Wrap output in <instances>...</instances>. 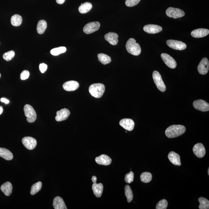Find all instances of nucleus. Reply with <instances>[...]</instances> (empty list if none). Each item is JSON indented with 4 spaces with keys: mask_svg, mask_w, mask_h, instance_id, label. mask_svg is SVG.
I'll return each instance as SVG.
<instances>
[{
    "mask_svg": "<svg viewBox=\"0 0 209 209\" xmlns=\"http://www.w3.org/2000/svg\"><path fill=\"white\" fill-rule=\"evenodd\" d=\"M105 39L110 44L113 45H116L118 43L119 36L115 33L109 32L104 36Z\"/></svg>",
    "mask_w": 209,
    "mask_h": 209,
    "instance_id": "nucleus-20",
    "label": "nucleus"
},
{
    "mask_svg": "<svg viewBox=\"0 0 209 209\" xmlns=\"http://www.w3.org/2000/svg\"><path fill=\"white\" fill-rule=\"evenodd\" d=\"M65 1V0H56V2L58 4H62Z\"/></svg>",
    "mask_w": 209,
    "mask_h": 209,
    "instance_id": "nucleus-42",
    "label": "nucleus"
},
{
    "mask_svg": "<svg viewBox=\"0 0 209 209\" xmlns=\"http://www.w3.org/2000/svg\"><path fill=\"white\" fill-rule=\"evenodd\" d=\"M57 116L55 117L56 121L57 122L66 120L70 115V112L67 108H63L57 111L56 113Z\"/></svg>",
    "mask_w": 209,
    "mask_h": 209,
    "instance_id": "nucleus-15",
    "label": "nucleus"
},
{
    "mask_svg": "<svg viewBox=\"0 0 209 209\" xmlns=\"http://www.w3.org/2000/svg\"><path fill=\"white\" fill-rule=\"evenodd\" d=\"M209 30L207 29L199 28L194 30L191 32V36L194 38H200L208 36Z\"/></svg>",
    "mask_w": 209,
    "mask_h": 209,
    "instance_id": "nucleus-19",
    "label": "nucleus"
},
{
    "mask_svg": "<svg viewBox=\"0 0 209 209\" xmlns=\"http://www.w3.org/2000/svg\"><path fill=\"white\" fill-rule=\"evenodd\" d=\"M126 47L127 51L132 55L138 56L141 54V47L140 45L136 42V40L133 38H130L127 40Z\"/></svg>",
    "mask_w": 209,
    "mask_h": 209,
    "instance_id": "nucleus-2",
    "label": "nucleus"
},
{
    "mask_svg": "<svg viewBox=\"0 0 209 209\" xmlns=\"http://www.w3.org/2000/svg\"><path fill=\"white\" fill-rule=\"evenodd\" d=\"M143 30L149 34H155L162 31V28L159 25L149 24L145 25L143 27Z\"/></svg>",
    "mask_w": 209,
    "mask_h": 209,
    "instance_id": "nucleus-16",
    "label": "nucleus"
},
{
    "mask_svg": "<svg viewBox=\"0 0 209 209\" xmlns=\"http://www.w3.org/2000/svg\"><path fill=\"white\" fill-rule=\"evenodd\" d=\"M25 116L27 117V121L28 122L33 123L36 121V114L34 108L30 105H25L24 108Z\"/></svg>",
    "mask_w": 209,
    "mask_h": 209,
    "instance_id": "nucleus-4",
    "label": "nucleus"
},
{
    "mask_svg": "<svg viewBox=\"0 0 209 209\" xmlns=\"http://www.w3.org/2000/svg\"><path fill=\"white\" fill-rule=\"evenodd\" d=\"M193 106L196 109L203 112L209 111V104L204 100L199 99L195 100L193 103Z\"/></svg>",
    "mask_w": 209,
    "mask_h": 209,
    "instance_id": "nucleus-10",
    "label": "nucleus"
},
{
    "mask_svg": "<svg viewBox=\"0 0 209 209\" xmlns=\"http://www.w3.org/2000/svg\"><path fill=\"white\" fill-rule=\"evenodd\" d=\"M53 205L55 209H67L64 201L59 196H57L54 198Z\"/></svg>",
    "mask_w": 209,
    "mask_h": 209,
    "instance_id": "nucleus-22",
    "label": "nucleus"
},
{
    "mask_svg": "<svg viewBox=\"0 0 209 209\" xmlns=\"http://www.w3.org/2000/svg\"><path fill=\"white\" fill-rule=\"evenodd\" d=\"M141 0H126L125 4L128 7H131L136 5Z\"/></svg>",
    "mask_w": 209,
    "mask_h": 209,
    "instance_id": "nucleus-38",
    "label": "nucleus"
},
{
    "mask_svg": "<svg viewBox=\"0 0 209 209\" xmlns=\"http://www.w3.org/2000/svg\"><path fill=\"white\" fill-rule=\"evenodd\" d=\"M209 69V62L208 59H202L197 66V71L199 74L205 75L208 73Z\"/></svg>",
    "mask_w": 209,
    "mask_h": 209,
    "instance_id": "nucleus-11",
    "label": "nucleus"
},
{
    "mask_svg": "<svg viewBox=\"0 0 209 209\" xmlns=\"http://www.w3.org/2000/svg\"><path fill=\"white\" fill-rule=\"evenodd\" d=\"M96 162L100 165H108L112 162L111 158L106 154H102L99 157H97L95 159Z\"/></svg>",
    "mask_w": 209,
    "mask_h": 209,
    "instance_id": "nucleus-21",
    "label": "nucleus"
},
{
    "mask_svg": "<svg viewBox=\"0 0 209 209\" xmlns=\"http://www.w3.org/2000/svg\"><path fill=\"white\" fill-rule=\"evenodd\" d=\"M125 193L127 198V202H132L133 198L132 191L130 186L126 185L125 187Z\"/></svg>",
    "mask_w": 209,
    "mask_h": 209,
    "instance_id": "nucleus-32",
    "label": "nucleus"
},
{
    "mask_svg": "<svg viewBox=\"0 0 209 209\" xmlns=\"http://www.w3.org/2000/svg\"><path fill=\"white\" fill-rule=\"evenodd\" d=\"M1 102H2L6 104H8V103H9V100H8L4 98H1Z\"/></svg>",
    "mask_w": 209,
    "mask_h": 209,
    "instance_id": "nucleus-41",
    "label": "nucleus"
},
{
    "mask_svg": "<svg viewBox=\"0 0 209 209\" xmlns=\"http://www.w3.org/2000/svg\"><path fill=\"white\" fill-rule=\"evenodd\" d=\"M92 180L93 183L92 188L95 195L97 197H100L102 196L103 191V186L101 183H96L97 178L95 176L92 177Z\"/></svg>",
    "mask_w": 209,
    "mask_h": 209,
    "instance_id": "nucleus-7",
    "label": "nucleus"
},
{
    "mask_svg": "<svg viewBox=\"0 0 209 209\" xmlns=\"http://www.w3.org/2000/svg\"><path fill=\"white\" fill-rule=\"evenodd\" d=\"M47 65L44 63H41L39 65V69L41 73H44L47 71Z\"/></svg>",
    "mask_w": 209,
    "mask_h": 209,
    "instance_id": "nucleus-40",
    "label": "nucleus"
},
{
    "mask_svg": "<svg viewBox=\"0 0 209 209\" xmlns=\"http://www.w3.org/2000/svg\"><path fill=\"white\" fill-rule=\"evenodd\" d=\"M22 143L27 149L32 150L37 145V141L35 138L31 137H25L22 140Z\"/></svg>",
    "mask_w": 209,
    "mask_h": 209,
    "instance_id": "nucleus-12",
    "label": "nucleus"
},
{
    "mask_svg": "<svg viewBox=\"0 0 209 209\" xmlns=\"http://www.w3.org/2000/svg\"><path fill=\"white\" fill-rule=\"evenodd\" d=\"M166 14L168 17L174 19L183 17L185 16V12L181 9L172 7L168 8L166 11Z\"/></svg>",
    "mask_w": 209,
    "mask_h": 209,
    "instance_id": "nucleus-6",
    "label": "nucleus"
},
{
    "mask_svg": "<svg viewBox=\"0 0 209 209\" xmlns=\"http://www.w3.org/2000/svg\"><path fill=\"white\" fill-rule=\"evenodd\" d=\"M79 87V83L74 81H67L63 84L64 89L68 92L74 91L78 88Z\"/></svg>",
    "mask_w": 209,
    "mask_h": 209,
    "instance_id": "nucleus-18",
    "label": "nucleus"
},
{
    "mask_svg": "<svg viewBox=\"0 0 209 209\" xmlns=\"http://www.w3.org/2000/svg\"><path fill=\"white\" fill-rule=\"evenodd\" d=\"M186 127L183 125H173L170 126L165 130L166 135L169 138H176L183 135L186 132Z\"/></svg>",
    "mask_w": 209,
    "mask_h": 209,
    "instance_id": "nucleus-1",
    "label": "nucleus"
},
{
    "mask_svg": "<svg viewBox=\"0 0 209 209\" xmlns=\"http://www.w3.org/2000/svg\"><path fill=\"white\" fill-rule=\"evenodd\" d=\"M89 91L93 97L96 98H100L104 93L105 86L102 83L92 84L89 87Z\"/></svg>",
    "mask_w": 209,
    "mask_h": 209,
    "instance_id": "nucleus-3",
    "label": "nucleus"
},
{
    "mask_svg": "<svg viewBox=\"0 0 209 209\" xmlns=\"http://www.w3.org/2000/svg\"><path fill=\"white\" fill-rule=\"evenodd\" d=\"M30 76V72L27 70H24L20 74V79L22 80H25L28 79Z\"/></svg>",
    "mask_w": 209,
    "mask_h": 209,
    "instance_id": "nucleus-39",
    "label": "nucleus"
},
{
    "mask_svg": "<svg viewBox=\"0 0 209 209\" xmlns=\"http://www.w3.org/2000/svg\"><path fill=\"white\" fill-rule=\"evenodd\" d=\"M168 158L170 162L173 165L181 166V159L179 154L174 151H171L168 155Z\"/></svg>",
    "mask_w": 209,
    "mask_h": 209,
    "instance_id": "nucleus-23",
    "label": "nucleus"
},
{
    "mask_svg": "<svg viewBox=\"0 0 209 209\" xmlns=\"http://www.w3.org/2000/svg\"><path fill=\"white\" fill-rule=\"evenodd\" d=\"M208 175H209V168H208Z\"/></svg>",
    "mask_w": 209,
    "mask_h": 209,
    "instance_id": "nucleus-44",
    "label": "nucleus"
},
{
    "mask_svg": "<svg viewBox=\"0 0 209 209\" xmlns=\"http://www.w3.org/2000/svg\"><path fill=\"white\" fill-rule=\"evenodd\" d=\"M166 42L167 45L169 47L174 50H184L187 47L186 44L180 41L169 40L167 41Z\"/></svg>",
    "mask_w": 209,
    "mask_h": 209,
    "instance_id": "nucleus-8",
    "label": "nucleus"
},
{
    "mask_svg": "<svg viewBox=\"0 0 209 209\" xmlns=\"http://www.w3.org/2000/svg\"><path fill=\"white\" fill-rule=\"evenodd\" d=\"M152 178V175L148 172H143L140 175L141 181L144 183H149L151 181Z\"/></svg>",
    "mask_w": 209,
    "mask_h": 209,
    "instance_id": "nucleus-31",
    "label": "nucleus"
},
{
    "mask_svg": "<svg viewBox=\"0 0 209 209\" xmlns=\"http://www.w3.org/2000/svg\"><path fill=\"white\" fill-rule=\"evenodd\" d=\"M168 207V202L165 199H162L159 202L156 206V209H166Z\"/></svg>",
    "mask_w": 209,
    "mask_h": 209,
    "instance_id": "nucleus-36",
    "label": "nucleus"
},
{
    "mask_svg": "<svg viewBox=\"0 0 209 209\" xmlns=\"http://www.w3.org/2000/svg\"><path fill=\"white\" fill-rule=\"evenodd\" d=\"M14 56H15V52L13 50H11L3 54V58L6 61H9L12 60L14 58Z\"/></svg>",
    "mask_w": 209,
    "mask_h": 209,
    "instance_id": "nucleus-35",
    "label": "nucleus"
},
{
    "mask_svg": "<svg viewBox=\"0 0 209 209\" xmlns=\"http://www.w3.org/2000/svg\"><path fill=\"white\" fill-rule=\"evenodd\" d=\"M1 77V73H0V78Z\"/></svg>",
    "mask_w": 209,
    "mask_h": 209,
    "instance_id": "nucleus-45",
    "label": "nucleus"
},
{
    "mask_svg": "<svg viewBox=\"0 0 209 209\" xmlns=\"http://www.w3.org/2000/svg\"><path fill=\"white\" fill-rule=\"evenodd\" d=\"M93 6L91 3L86 2L81 4L79 7V11L81 14H84L90 12Z\"/></svg>",
    "mask_w": 209,
    "mask_h": 209,
    "instance_id": "nucleus-26",
    "label": "nucleus"
},
{
    "mask_svg": "<svg viewBox=\"0 0 209 209\" xmlns=\"http://www.w3.org/2000/svg\"><path fill=\"white\" fill-rule=\"evenodd\" d=\"M192 150L194 154L199 158L203 157L206 154L205 148L202 143H198L194 145Z\"/></svg>",
    "mask_w": 209,
    "mask_h": 209,
    "instance_id": "nucleus-14",
    "label": "nucleus"
},
{
    "mask_svg": "<svg viewBox=\"0 0 209 209\" xmlns=\"http://www.w3.org/2000/svg\"><path fill=\"white\" fill-rule=\"evenodd\" d=\"M199 202V208L200 209H208L209 208V201L205 198L201 197L198 199Z\"/></svg>",
    "mask_w": 209,
    "mask_h": 209,
    "instance_id": "nucleus-30",
    "label": "nucleus"
},
{
    "mask_svg": "<svg viewBox=\"0 0 209 209\" xmlns=\"http://www.w3.org/2000/svg\"><path fill=\"white\" fill-rule=\"evenodd\" d=\"M42 183L40 181L33 184L31 187L30 191V193L31 195H34L39 192L42 188Z\"/></svg>",
    "mask_w": 209,
    "mask_h": 209,
    "instance_id": "nucleus-33",
    "label": "nucleus"
},
{
    "mask_svg": "<svg viewBox=\"0 0 209 209\" xmlns=\"http://www.w3.org/2000/svg\"><path fill=\"white\" fill-rule=\"evenodd\" d=\"M11 23L14 26H18L21 24L22 18L19 14H16L12 16L11 20Z\"/></svg>",
    "mask_w": 209,
    "mask_h": 209,
    "instance_id": "nucleus-29",
    "label": "nucleus"
},
{
    "mask_svg": "<svg viewBox=\"0 0 209 209\" xmlns=\"http://www.w3.org/2000/svg\"><path fill=\"white\" fill-rule=\"evenodd\" d=\"M47 27V22L44 20H41L38 22L37 25V31L40 34H42L45 31Z\"/></svg>",
    "mask_w": 209,
    "mask_h": 209,
    "instance_id": "nucleus-27",
    "label": "nucleus"
},
{
    "mask_svg": "<svg viewBox=\"0 0 209 209\" xmlns=\"http://www.w3.org/2000/svg\"><path fill=\"white\" fill-rule=\"evenodd\" d=\"M3 112V108L2 107H0V115L2 114Z\"/></svg>",
    "mask_w": 209,
    "mask_h": 209,
    "instance_id": "nucleus-43",
    "label": "nucleus"
},
{
    "mask_svg": "<svg viewBox=\"0 0 209 209\" xmlns=\"http://www.w3.org/2000/svg\"><path fill=\"white\" fill-rule=\"evenodd\" d=\"M0 157L7 160H12L13 158V154L9 150L0 148Z\"/></svg>",
    "mask_w": 209,
    "mask_h": 209,
    "instance_id": "nucleus-25",
    "label": "nucleus"
},
{
    "mask_svg": "<svg viewBox=\"0 0 209 209\" xmlns=\"http://www.w3.org/2000/svg\"><path fill=\"white\" fill-rule=\"evenodd\" d=\"M66 51V48L64 47H61L52 49L50 51V53L52 55L57 56L65 52Z\"/></svg>",
    "mask_w": 209,
    "mask_h": 209,
    "instance_id": "nucleus-34",
    "label": "nucleus"
},
{
    "mask_svg": "<svg viewBox=\"0 0 209 209\" xmlns=\"http://www.w3.org/2000/svg\"><path fill=\"white\" fill-rule=\"evenodd\" d=\"M119 124L121 127L128 131L133 130L135 125L134 121L130 119H124L121 120L120 121Z\"/></svg>",
    "mask_w": 209,
    "mask_h": 209,
    "instance_id": "nucleus-17",
    "label": "nucleus"
},
{
    "mask_svg": "<svg viewBox=\"0 0 209 209\" xmlns=\"http://www.w3.org/2000/svg\"><path fill=\"white\" fill-rule=\"evenodd\" d=\"M134 173L132 171H131L130 173L126 174L125 177V181L126 183H130L134 181Z\"/></svg>",
    "mask_w": 209,
    "mask_h": 209,
    "instance_id": "nucleus-37",
    "label": "nucleus"
},
{
    "mask_svg": "<svg viewBox=\"0 0 209 209\" xmlns=\"http://www.w3.org/2000/svg\"><path fill=\"white\" fill-rule=\"evenodd\" d=\"M98 58L99 61L103 64L106 65L111 63V57L103 53L98 54Z\"/></svg>",
    "mask_w": 209,
    "mask_h": 209,
    "instance_id": "nucleus-28",
    "label": "nucleus"
},
{
    "mask_svg": "<svg viewBox=\"0 0 209 209\" xmlns=\"http://www.w3.org/2000/svg\"><path fill=\"white\" fill-rule=\"evenodd\" d=\"M153 78L157 88L161 92H165L166 90V87L159 72L157 71H154L153 73Z\"/></svg>",
    "mask_w": 209,
    "mask_h": 209,
    "instance_id": "nucleus-5",
    "label": "nucleus"
},
{
    "mask_svg": "<svg viewBox=\"0 0 209 209\" xmlns=\"http://www.w3.org/2000/svg\"><path fill=\"white\" fill-rule=\"evenodd\" d=\"M100 24L98 22H92L85 25L83 28V31L87 34H90L98 31L100 28Z\"/></svg>",
    "mask_w": 209,
    "mask_h": 209,
    "instance_id": "nucleus-9",
    "label": "nucleus"
},
{
    "mask_svg": "<svg viewBox=\"0 0 209 209\" xmlns=\"http://www.w3.org/2000/svg\"><path fill=\"white\" fill-rule=\"evenodd\" d=\"M161 58L167 65L171 69H175L177 67V63L173 57L170 56L169 54L162 53L161 55Z\"/></svg>",
    "mask_w": 209,
    "mask_h": 209,
    "instance_id": "nucleus-13",
    "label": "nucleus"
},
{
    "mask_svg": "<svg viewBox=\"0 0 209 209\" xmlns=\"http://www.w3.org/2000/svg\"><path fill=\"white\" fill-rule=\"evenodd\" d=\"M2 191L4 193L6 196H9L12 193V186L11 183L7 182L3 183L1 187Z\"/></svg>",
    "mask_w": 209,
    "mask_h": 209,
    "instance_id": "nucleus-24",
    "label": "nucleus"
}]
</instances>
